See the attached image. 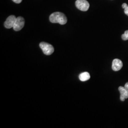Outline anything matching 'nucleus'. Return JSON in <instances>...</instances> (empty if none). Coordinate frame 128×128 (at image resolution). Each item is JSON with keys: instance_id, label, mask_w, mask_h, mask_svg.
I'll list each match as a JSON object with an SVG mask.
<instances>
[{"instance_id": "f257e3e1", "label": "nucleus", "mask_w": 128, "mask_h": 128, "mask_svg": "<svg viewBox=\"0 0 128 128\" xmlns=\"http://www.w3.org/2000/svg\"><path fill=\"white\" fill-rule=\"evenodd\" d=\"M51 22L53 23H59L61 25L66 24L68 20L64 14L60 12H55L51 14L50 17Z\"/></svg>"}, {"instance_id": "f03ea898", "label": "nucleus", "mask_w": 128, "mask_h": 128, "mask_svg": "<svg viewBox=\"0 0 128 128\" xmlns=\"http://www.w3.org/2000/svg\"><path fill=\"white\" fill-rule=\"evenodd\" d=\"M40 46L44 54L50 55L54 52V48L52 45L45 42H42L40 44Z\"/></svg>"}, {"instance_id": "7ed1b4c3", "label": "nucleus", "mask_w": 128, "mask_h": 128, "mask_svg": "<svg viewBox=\"0 0 128 128\" xmlns=\"http://www.w3.org/2000/svg\"><path fill=\"white\" fill-rule=\"evenodd\" d=\"M75 4L78 9L83 12L87 11L90 7L89 3L86 0H76Z\"/></svg>"}, {"instance_id": "20e7f679", "label": "nucleus", "mask_w": 128, "mask_h": 128, "mask_svg": "<svg viewBox=\"0 0 128 128\" xmlns=\"http://www.w3.org/2000/svg\"><path fill=\"white\" fill-rule=\"evenodd\" d=\"M25 25V20L22 17H18L16 18L15 22L14 25V30L15 31L18 32L21 30Z\"/></svg>"}, {"instance_id": "39448f33", "label": "nucleus", "mask_w": 128, "mask_h": 128, "mask_svg": "<svg viewBox=\"0 0 128 128\" xmlns=\"http://www.w3.org/2000/svg\"><path fill=\"white\" fill-rule=\"evenodd\" d=\"M16 18H16V17L14 15L10 16L5 22V27L7 28H12L14 27Z\"/></svg>"}, {"instance_id": "423d86ee", "label": "nucleus", "mask_w": 128, "mask_h": 128, "mask_svg": "<svg viewBox=\"0 0 128 128\" xmlns=\"http://www.w3.org/2000/svg\"><path fill=\"white\" fill-rule=\"evenodd\" d=\"M123 66L122 61L119 59L116 58L113 60L112 64V69L114 71H118L120 70Z\"/></svg>"}, {"instance_id": "0eeeda50", "label": "nucleus", "mask_w": 128, "mask_h": 128, "mask_svg": "<svg viewBox=\"0 0 128 128\" xmlns=\"http://www.w3.org/2000/svg\"><path fill=\"white\" fill-rule=\"evenodd\" d=\"M119 91L120 94V100L121 101H124L125 99L128 98V92L125 87L120 86Z\"/></svg>"}, {"instance_id": "6e6552de", "label": "nucleus", "mask_w": 128, "mask_h": 128, "mask_svg": "<svg viewBox=\"0 0 128 128\" xmlns=\"http://www.w3.org/2000/svg\"><path fill=\"white\" fill-rule=\"evenodd\" d=\"M79 78L81 81H86L90 78V75L89 73L87 72H83L82 73L80 74V75L79 76Z\"/></svg>"}, {"instance_id": "1a4fd4ad", "label": "nucleus", "mask_w": 128, "mask_h": 128, "mask_svg": "<svg viewBox=\"0 0 128 128\" xmlns=\"http://www.w3.org/2000/svg\"><path fill=\"white\" fill-rule=\"evenodd\" d=\"M122 8L124 9V13L128 16V5L126 3H124L122 5Z\"/></svg>"}, {"instance_id": "9d476101", "label": "nucleus", "mask_w": 128, "mask_h": 128, "mask_svg": "<svg viewBox=\"0 0 128 128\" xmlns=\"http://www.w3.org/2000/svg\"><path fill=\"white\" fill-rule=\"evenodd\" d=\"M122 38L124 40H128V30H126L124 34L122 35Z\"/></svg>"}, {"instance_id": "9b49d317", "label": "nucleus", "mask_w": 128, "mask_h": 128, "mask_svg": "<svg viewBox=\"0 0 128 128\" xmlns=\"http://www.w3.org/2000/svg\"><path fill=\"white\" fill-rule=\"evenodd\" d=\"M13 2H14L16 4H20L22 0H12Z\"/></svg>"}, {"instance_id": "f8f14e48", "label": "nucleus", "mask_w": 128, "mask_h": 128, "mask_svg": "<svg viewBox=\"0 0 128 128\" xmlns=\"http://www.w3.org/2000/svg\"><path fill=\"white\" fill-rule=\"evenodd\" d=\"M124 87L125 88V89H126L128 92V82H126V84H125Z\"/></svg>"}]
</instances>
